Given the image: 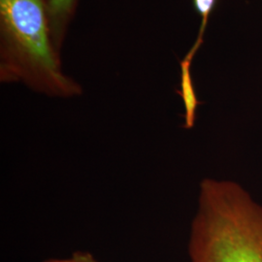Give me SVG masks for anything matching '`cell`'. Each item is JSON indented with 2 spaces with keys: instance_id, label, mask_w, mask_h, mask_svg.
Listing matches in <instances>:
<instances>
[{
  "instance_id": "obj_1",
  "label": "cell",
  "mask_w": 262,
  "mask_h": 262,
  "mask_svg": "<svg viewBox=\"0 0 262 262\" xmlns=\"http://www.w3.org/2000/svg\"><path fill=\"white\" fill-rule=\"evenodd\" d=\"M188 253L191 262H262V205L235 181L204 179Z\"/></svg>"
},
{
  "instance_id": "obj_2",
  "label": "cell",
  "mask_w": 262,
  "mask_h": 262,
  "mask_svg": "<svg viewBox=\"0 0 262 262\" xmlns=\"http://www.w3.org/2000/svg\"><path fill=\"white\" fill-rule=\"evenodd\" d=\"M0 79L52 97H74L81 85L61 69L47 0H0Z\"/></svg>"
},
{
  "instance_id": "obj_3",
  "label": "cell",
  "mask_w": 262,
  "mask_h": 262,
  "mask_svg": "<svg viewBox=\"0 0 262 262\" xmlns=\"http://www.w3.org/2000/svg\"><path fill=\"white\" fill-rule=\"evenodd\" d=\"M78 0H47L49 25L56 50L61 46Z\"/></svg>"
},
{
  "instance_id": "obj_4",
  "label": "cell",
  "mask_w": 262,
  "mask_h": 262,
  "mask_svg": "<svg viewBox=\"0 0 262 262\" xmlns=\"http://www.w3.org/2000/svg\"><path fill=\"white\" fill-rule=\"evenodd\" d=\"M191 63L186 58H184L181 66V90L178 91V94L181 95L184 106H185V124L184 127L190 129L193 127L195 118H196V110L199 101L197 98L196 93L194 90L193 81L191 77Z\"/></svg>"
},
{
  "instance_id": "obj_5",
  "label": "cell",
  "mask_w": 262,
  "mask_h": 262,
  "mask_svg": "<svg viewBox=\"0 0 262 262\" xmlns=\"http://www.w3.org/2000/svg\"><path fill=\"white\" fill-rule=\"evenodd\" d=\"M44 262H99L97 261L91 253H75L68 258H52Z\"/></svg>"
}]
</instances>
